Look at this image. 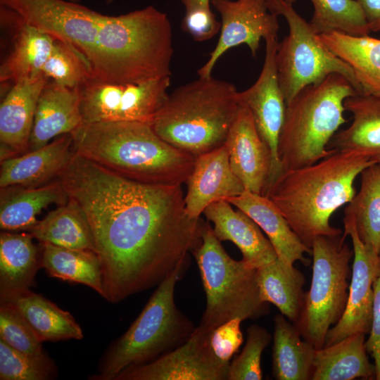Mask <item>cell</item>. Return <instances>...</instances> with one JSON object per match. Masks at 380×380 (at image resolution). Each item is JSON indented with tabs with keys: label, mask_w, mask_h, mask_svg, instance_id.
<instances>
[{
	"label": "cell",
	"mask_w": 380,
	"mask_h": 380,
	"mask_svg": "<svg viewBox=\"0 0 380 380\" xmlns=\"http://www.w3.org/2000/svg\"><path fill=\"white\" fill-rule=\"evenodd\" d=\"M236 87L211 76L176 88L149 122L168 144L196 157L224 145L238 114Z\"/></svg>",
	"instance_id": "obj_5"
},
{
	"label": "cell",
	"mask_w": 380,
	"mask_h": 380,
	"mask_svg": "<svg viewBox=\"0 0 380 380\" xmlns=\"http://www.w3.org/2000/svg\"><path fill=\"white\" fill-rule=\"evenodd\" d=\"M18 32L11 49L0 66L1 84H11L42 75L56 38L25 23L12 9L1 5Z\"/></svg>",
	"instance_id": "obj_24"
},
{
	"label": "cell",
	"mask_w": 380,
	"mask_h": 380,
	"mask_svg": "<svg viewBox=\"0 0 380 380\" xmlns=\"http://www.w3.org/2000/svg\"><path fill=\"white\" fill-rule=\"evenodd\" d=\"M188 260L159 285L120 338L106 349L91 380H114L123 370L151 362L184 344L196 327L177 308L175 289Z\"/></svg>",
	"instance_id": "obj_7"
},
{
	"label": "cell",
	"mask_w": 380,
	"mask_h": 380,
	"mask_svg": "<svg viewBox=\"0 0 380 380\" xmlns=\"http://www.w3.org/2000/svg\"><path fill=\"white\" fill-rule=\"evenodd\" d=\"M265 40V56L261 72L251 87L239 91L238 99L251 112L260 137L270 151L272 168L268 189L281 173L278 144L286 104L278 78L277 35Z\"/></svg>",
	"instance_id": "obj_15"
},
{
	"label": "cell",
	"mask_w": 380,
	"mask_h": 380,
	"mask_svg": "<svg viewBox=\"0 0 380 380\" xmlns=\"http://www.w3.org/2000/svg\"><path fill=\"white\" fill-rule=\"evenodd\" d=\"M203 285L206 306L198 327L211 332L234 319H255L267 315L262 300L258 269L235 260L224 251L208 221L204 222L200 245L192 252Z\"/></svg>",
	"instance_id": "obj_8"
},
{
	"label": "cell",
	"mask_w": 380,
	"mask_h": 380,
	"mask_svg": "<svg viewBox=\"0 0 380 380\" xmlns=\"http://www.w3.org/2000/svg\"><path fill=\"white\" fill-rule=\"evenodd\" d=\"M30 233L0 234V302L9 301L30 290L42 267V252Z\"/></svg>",
	"instance_id": "obj_26"
},
{
	"label": "cell",
	"mask_w": 380,
	"mask_h": 380,
	"mask_svg": "<svg viewBox=\"0 0 380 380\" xmlns=\"http://www.w3.org/2000/svg\"><path fill=\"white\" fill-rule=\"evenodd\" d=\"M361 184L344 209V217L353 220L360 240L380 254V164L360 173Z\"/></svg>",
	"instance_id": "obj_35"
},
{
	"label": "cell",
	"mask_w": 380,
	"mask_h": 380,
	"mask_svg": "<svg viewBox=\"0 0 380 380\" xmlns=\"http://www.w3.org/2000/svg\"><path fill=\"white\" fill-rule=\"evenodd\" d=\"M27 231L40 243L96 252L89 222L82 210L70 199Z\"/></svg>",
	"instance_id": "obj_32"
},
{
	"label": "cell",
	"mask_w": 380,
	"mask_h": 380,
	"mask_svg": "<svg viewBox=\"0 0 380 380\" xmlns=\"http://www.w3.org/2000/svg\"><path fill=\"white\" fill-rule=\"evenodd\" d=\"M285 1H287V2L289 3V4H293L295 3L297 0H285Z\"/></svg>",
	"instance_id": "obj_46"
},
{
	"label": "cell",
	"mask_w": 380,
	"mask_h": 380,
	"mask_svg": "<svg viewBox=\"0 0 380 380\" xmlns=\"http://www.w3.org/2000/svg\"><path fill=\"white\" fill-rule=\"evenodd\" d=\"M365 15L370 32H380V0H356Z\"/></svg>",
	"instance_id": "obj_44"
},
{
	"label": "cell",
	"mask_w": 380,
	"mask_h": 380,
	"mask_svg": "<svg viewBox=\"0 0 380 380\" xmlns=\"http://www.w3.org/2000/svg\"><path fill=\"white\" fill-rule=\"evenodd\" d=\"M240 318L232 319L211 331L210 347L215 355L222 362L230 363L232 357L243 343Z\"/></svg>",
	"instance_id": "obj_41"
},
{
	"label": "cell",
	"mask_w": 380,
	"mask_h": 380,
	"mask_svg": "<svg viewBox=\"0 0 380 380\" xmlns=\"http://www.w3.org/2000/svg\"><path fill=\"white\" fill-rule=\"evenodd\" d=\"M68 1L78 3L80 0H68Z\"/></svg>",
	"instance_id": "obj_48"
},
{
	"label": "cell",
	"mask_w": 380,
	"mask_h": 380,
	"mask_svg": "<svg viewBox=\"0 0 380 380\" xmlns=\"http://www.w3.org/2000/svg\"><path fill=\"white\" fill-rule=\"evenodd\" d=\"M374 300L369 336L365 342L366 350L374 361L375 379L380 380V275L373 284Z\"/></svg>",
	"instance_id": "obj_43"
},
{
	"label": "cell",
	"mask_w": 380,
	"mask_h": 380,
	"mask_svg": "<svg viewBox=\"0 0 380 380\" xmlns=\"http://www.w3.org/2000/svg\"><path fill=\"white\" fill-rule=\"evenodd\" d=\"M356 94L347 78L333 73L305 87L286 103L278 144L281 173L312 165L335 151L327 146L347 122L345 99Z\"/></svg>",
	"instance_id": "obj_6"
},
{
	"label": "cell",
	"mask_w": 380,
	"mask_h": 380,
	"mask_svg": "<svg viewBox=\"0 0 380 380\" xmlns=\"http://www.w3.org/2000/svg\"><path fill=\"white\" fill-rule=\"evenodd\" d=\"M58 179L89 222L111 303L159 285L201 242L181 185L133 181L75 152Z\"/></svg>",
	"instance_id": "obj_1"
},
{
	"label": "cell",
	"mask_w": 380,
	"mask_h": 380,
	"mask_svg": "<svg viewBox=\"0 0 380 380\" xmlns=\"http://www.w3.org/2000/svg\"><path fill=\"white\" fill-rule=\"evenodd\" d=\"M316 348L281 313L274 317L272 374L277 380H311Z\"/></svg>",
	"instance_id": "obj_30"
},
{
	"label": "cell",
	"mask_w": 380,
	"mask_h": 380,
	"mask_svg": "<svg viewBox=\"0 0 380 380\" xmlns=\"http://www.w3.org/2000/svg\"><path fill=\"white\" fill-rule=\"evenodd\" d=\"M365 335L355 334L317 349L311 380L375 379V366L369 362L365 346Z\"/></svg>",
	"instance_id": "obj_29"
},
{
	"label": "cell",
	"mask_w": 380,
	"mask_h": 380,
	"mask_svg": "<svg viewBox=\"0 0 380 380\" xmlns=\"http://www.w3.org/2000/svg\"><path fill=\"white\" fill-rule=\"evenodd\" d=\"M319 40L353 70L361 95L380 98V39L338 32L319 34Z\"/></svg>",
	"instance_id": "obj_28"
},
{
	"label": "cell",
	"mask_w": 380,
	"mask_h": 380,
	"mask_svg": "<svg viewBox=\"0 0 380 380\" xmlns=\"http://www.w3.org/2000/svg\"><path fill=\"white\" fill-rule=\"evenodd\" d=\"M71 135L75 153L133 181L182 185L194 168L195 157L162 139L149 122H83Z\"/></svg>",
	"instance_id": "obj_3"
},
{
	"label": "cell",
	"mask_w": 380,
	"mask_h": 380,
	"mask_svg": "<svg viewBox=\"0 0 380 380\" xmlns=\"http://www.w3.org/2000/svg\"><path fill=\"white\" fill-rule=\"evenodd\" d=\"M210 334L196 327L179 347L151 362L123 370L114 380H227L230 363L215 355Z\"/></svg>",
	"instance_id": "obj_14"
},
{
	"label": "cell",
	"mask_w": 380,
	"mask_h": 380,
	"mask_svg": "<svg viewBox=\"0 0 380 380\" xmlns=\"http://www.w3.org/2000/svg\"><path fill=\"white\" fill-rule=\"evenodd\" d=\"M68 196L58 179L36 187L1 189L0 227L4 231L28 230L37 215L51 204L64 205Z\"/></svg>",
	"instance_id": "obj_27"
},
{
	"label": "cell",
	"mask_w": 380,
	"mask_h": 380,
	"mask_svg": "<svg viewBox=\"0 0 380 380\" xmlns=\"http://www.w3.org/2000/svg\"><path fill=\"white\" fill-rule=\"evenodd\" d=\"M221 16L218 42L208 61L198 70L199 77L212 75L219 58L229 49L245 44L255 56L262 38L277 35V15L270 12L265 0H211Z\"/></svg>",
	"instance_id": "obj_16"
},
{
	"label": "cell",
	"mask_w": 380,
	"mask_h": 380,
	"mask_svg": "<svg viewBox=\"0 0 380 380\" xmlns=\"http://www.w3.org/2000/svg\"><path fill=\"white\" fill-rule=\"evenodd\" d=\"M344 107L352 122L334 134L327 149L356 152L380 164V98L356 94L345 99Z\"/></svg>",
	"instance_id": "obj_25"
},
{
	"label": "cell",
	"mask_w": 380,
	"mask_h": 380,
	"mask_svg": "<svg viewBox=\"0 0 380 380\" xmlns=\"http://www.w3.org/2000/svg\"><path fill=\"white\" fill-rule=\"evenodd\" d=\"M224 144L232 170L245 189L265 196L272 174V155L251 112L241 104Z\"/></svg>",
	"instance_id": "obj_17"
},
{
	"label": "cell",
	"mask_w": 380,
	"mask_h": 380,
	"mask_svg": "<svg viewBox=\"0 0 380 380\" xmlns=\"http://www.w3.org/2000/svg\"><path fill=\"white\" fill-rule=\"evenodd\" d=\"M172 55L170 20L148 6L117 16L102 15L88 63L96 80L141 83L170 77Z\"/></svg>",
	"instance_id": "obj_4"
},
{
	"label": "cell",
	"mask_w": 380,
	"mask_h": 380,
	"mask_svg": "<svg viewBox=\"0 0 380 380\" xmlns=\"http://www.w3.org/2000/svg\"><path fill=\"white\" fill-rule=\"evenodd\" d=\"M258 283L262 300L274 305L284 316L296 324L305 293L304 274L277 258L258 269Z\"/></svg>",
	"instance_id": "obj_33"
},
{
	"label": "cell",
	"mask_w": 380,
	"mask_h": 380,
	"mask_svg": "<svg viewBox=\"0 0 380 380\" xmlns=\"http://www.w3.org/2000/svg\"><path fill=\"white\" fill-rule=\"evenodd\" d=\"M186 12L210 11L211 0H181Z\"/></svg>",
	"instance_id": "obj_45"
},
{
	"label": "cell",
	"mask_w": 380,
	"mask_h": 380,
	"mask_svg": "<svg viewBox=\"0 0 380 380\" xmlns=\"http://www.w3.org/2000/svg\"><path fill=\"white\" fill-rule=\"evenodd\" d=\"M181 27L197 42H203L215 37L221 29L214 13L210 11H194L185 13Z\"/></svg>",
	"instance_id": "obj_42"
},
{
	"label": "cell",
	"mask_w": 380,
	"mask_h": 380,
	"mask_svg": "<svg viewBox=\"0 0 380 380\" xmlns=\"http://www.w3.org/2000/svg\"><path fill=\"white\" fill-rule=\"evenodd\" d=\"M42 74L48 80L71 89L81 87L91 77L85 57L72 45L57 38Z\"/></svg>",
	"instance_id": "obj_37"
},
{
	"label": "cell",
	"mask_w": 380,
	"mask_h": 380,
	"mask_svg": "<svg viewBox=\"0 0 380 380\" xmlns=\"http://www.w3.org/2000/svg\"><path fill=\"white\" fill-rule=\"evenodd\" d=\"M270 12L282 15L289 33L278 43V78L286 104L305 87L338 73L353 86L358 94L361 89L351 68L333 53L303 18L285 0H265Z\"/></svg>",
	"instance_id": "obj_10"
},
{
	"label": "cell",
	"mask_w": 380,
	"mask_h": 380,
	"mask_svg": "<svg viewBox=\"0 0 380 380\" xmlns=\"http://www.w3.org/2000/svg\"><path fill=\"white\" fill-rule=\"evenodd\" d=\"M48 81L42 75L23 79L5 94L0 105V160L29 151L38 99Z\"/></svg>",
	"instance_id": "obj_19"
},
{
	"label": "cell",
	"mask_w": 380,
	"mask_h": 380,
	"mask_svg": "<svg viewBox=\"0 0 380 380\" xmlns=\"http://www.w3.org/2000/svg\"><path fill=\"white\" fill-rule=\"evenodd\" d=\"M0 339L25 353L40 354L45 352L42 342L11 302H0Z\"/></svg>",
	"instance_id": "obj_40"
},
{
	"label": "cell",
	"mask_w": 380,
	"mask_h": 380,
	"mask_svg": "<svg viewBox=\"0 0 380 380\" xmlns=\"http://www.w3.org/2000/svg\"><path fill=\"white\" fill-rule=\"evenodd\" d=\"M71 134L61 135L46 146L1 160L0 187H36L57 179L75 151Z\"/></svg>",
	"instance_id": "obj_20"
},
{
	"label": "cell",
	"mask_w": 380,
	"mask_h": 380,
	"mask_svg": "<svg viewBox=\"0 0 380 380\" xmlns=\"http://www.w3.org/2000/svg\"><path fill=\"white\" fill-rule=\"evenodd\" d=\"M343 235L350 236L353 249V263L348 298L341 319L328 331L324 346L351 335L369 334L374 300L373 284L380 275V254L359 238L350 218L343 217Z\"/></svg>",
	"instance_id": "obj_13"
},
{
	"label": "cell",
	"mask_w": 380,
	"mask_h": 380,
	"mask_svg": "<svg viewBox=\"0 0 380 380\" xmlns=\"http://www.w3.org/2000/svg\"><path fill=\"white\" fill-rule=\"evenodd\" d=\"M83 123L79 87L71 89L49 80L38 99L29 151L39 149Z\"/></svg>",
	"instance_id": "obj_22"
},
{
	"label": "cell",
	"mask_w": 380,
	"mask_h": 380,
	"mask_svg": "<svg viewBox=\"0 0 380 380\" xmlns=\"http://www.w3.org/2000/svg\"><path fill=\"white\" fill-rule=\"evenodd\" d=\"M27 24L72 45L88 62L102 15L68 0H0Z\"/></svg>",
	"instance_id": "obj_12"
},
{
	"label": "cell",
	"mask_w": 380,
	"mask_h": 380,
	"mask_svg": "<svg viewBox=\"0 0 380 380\" xmlns=\"http://www.w3.org/2000/svg\"><path fill=\"white\" fill-rule=\"evenodd\" d=\"M113 0H105L106 3L110 4L113 2Z\"/></svg>",
	"instance_id": "obj_47"
},
{
	"label": "cell",
	"mask_w": 380,
	"mask_h": 380,
	"mask_svg": "<svg viewBox=\"0 0 380 380\" xmlns=\"http://www.w3.org/2000/svg\"><path fill=\"white\" fill-rule=\"evenodd\" d=\"M41 262L52 277L84 284L103 297L101 264L96 252L40 243Z\"/></svg>",
	"instance_id": "obj_34"
},
{
	"label": "cell",
	"mask_w": 380,
	"mask_h": 380,
	"mask_svg": "<svg viewBox=\"0 0 380 380\" xmlns=\"http://www.w3.org/2000/svg\"><path fill=\"white\" fill-rule=\"evenodd\" d=\"M373 164L376 163L360 153L335 151L312 165L282 172L265 196L311 248L319 236L342 234L329 220L353 198L356 177Z\"/></svg>",
	"instance_id": "obj_2"
},
{
	"label": "cell",
	"mask_w": 380,
	"mask_h": 380,
	"mask_svg": "<svg viewBox=\"0 0 380 380\" xmlns=\"http://www.w3.org/2000/svg\"><path fill=\"white\" fill-rule=\"evenodd\" d=\"M225 201L246 213L260 227L267 236L281 262L293 265L295 262L300 261L308 265L305 253L312 254V249L302 242L267 196L246 190Z\"/></svg>",
	"instance_id": "obj_23"
},
{
	"label": "cell",
	"mask_w": 380,
	"mask_h": 380,
	"mask_svg": "<svg viewBox=\"0 0 380 380\" xmlns=\"http://www.w3.org/2000/svg\"><path fill=\"white\" fill-rule=\"evenodd\" d=\"M57 375L56 365L46 352L25 353L0 339L1 380H51Z\"/></svg>",
	"instance_id": "obj_38"
},
{
	"label": "cell",
	"mask_w": 380,
	"mask_h": 380,
	"mask_svg": "<svg viewBox=\"0 0 380 380\" xmlns=\"http://www.w3.org/2000/svg\"><path fill=\"white\" fill-rule=\"evenodd\" d=\"M170 84V76L132 84L91 77L79 87L83 122H150L165 103Z\"/></svg>",
	"instance_id": "obj_11"
},
{
	"label": "cell",
	"mask_w": 380,
	"mask_h": 380,
	"mask_svg": "<svg viewBox=\"0 0 380 380\" xmlns=\"http://www.w3.org/2000/svg\"><path fill=\"white\" fill-rule=\"evenodd\" d=\"M6 302L15 305L42 342L84 338L82 328L70 312L30 289Z\"/></svg>",
	"instance_id": "obj_31"
},
{
	"label": "cell",
	"mask_w": 380,
	"mask_h": 380,
	"mask_svg": "<svg viewBox=\"0 0 380 380\" xmlns=\"http://www.w3.org/2000/svg\"><path fill=\"white\" fill-rule=\"evenodd\" d=\"M313 14L309 22L313 32H338L351 36L368 35L363 11L356 0H310Z\"/></svg>",
	"instance_id": "obj_36"
},
{
	"label": "cell",
	"mask_w": 380,
	"mask_h": 380,
	"mask_svg": "<svg viewBox=\"0 0 380 380\" xmlns=\"http://www.w3.org/2000/svg\"><path fill=\"white\" fill-rule=\"evenodd\" d=\"M270 341L271 335L265 328L251 325L241 353L229 365L227 380L262 379L261 356Z\"/></svg>",
	"instance_id": "obj_39"
},
{
	"label": "cell",
	"mask_w": 380,
	"mask_h": 380,
	"mask_svg": "<svg viewBox=\"0 0 380 380\" xmlns=\"http://www.w3.org/2000/svg\"><path fill=\"white\" fill-rule=\"evenodd\" d=\"M186 183L185 208L194 219H199L210 204L246 191L232 170L225 144L195 157L193 170Z\"/></svg>",
	"instance_id": "obj_18"
},
{
	"label": "cell",
	"mask_w": 380,
	"mask_h": 380,
	"mask_svg": "<svg viewBox=\"0 0 380 380\" xmlns=\"http://www.w3.org/2000/svg\"><path fill=\"white\" fill-rule=\"evenodd\" d=\"M224 200L210 204L203 211L208 221L213 223V232L220 241L234 243L249 266L258 269L277 259L271 242L260 227L246 213Z\"/></svg>",
	"instance_id": "obj_21"
},
{
	"label": "cell",
	"mask_w": 380,
	"mask_h": 380,
	"mask_svg": "<svg viewBox=\"0 0 380 380\" xmlns=\"http://www.w3.org/2000/svg\"><path fill=\"white\" fill-rule=\"evenodd\" d=\"M346 236H319L312 244V274L294 324L301 336L316 349L324 347L327 334L341 318L348 298L353 249Z\"/></svg>",
	"instance_id": "obj_9"
}]
</instances>
